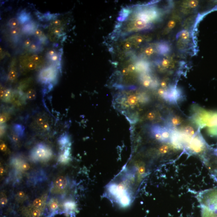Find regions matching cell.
I'll return each mask as SVG.
<instances>
[{
    "instance_id": "obj_15",
    "label": "cell",
    "mask_w": 217,
    "mask_h": 217,
    "mask_svg": "<svg viewBox=\"0 0 217 217\" xmlns=\"http://www.w3.org/2000/svg\"><path fill=\"white\" fill-rule=\"evenodd\" d=\"M148 22L143 19L138 18L134 22V27L138 30H143L148 26Z\"/></svg>"
},
{
    "instance_id": "obj_5",
    "label": "cell",
    "mask_w": 217,
    "mask_h": 217,
    "mask_svg": "<svg viewBox=\"0 0 217 217\" xmlns=\"http://www.w3.org/2000/svg\"><path fill=\"white\" fill-rule=\"evenodd\" d=\"M53 153L52 150L47 145L39 143L31 150L30 157L34 162H44L49 160Z\"/></svg>"
},
{
    "instance_id": "obj_10",
    "label": "cell",
    "mask_w": 217,
    "mask_h": 217,
    "mask_svg": "<svg viewBox=\"0 0 217 217\" xmlns=\"http://www.w3.org/2000/svg\"><path fill=\"white\" fill-rule=\"evenodd\" d=\"M61 150L62 153L60 155L58 161L60 163H67L71 159L70 146L66 147Z\"/></svg>"
},
{
    "instance_id": "obj_61",
    "label": "cell",
    "mask_w": 217,
    "mask_h": 217,
    "mask_svg": "<svg viewBox=\"0 0 217 217\" xmlns=\"http://www.w3.org/2000/svg\"><path fill=\"white\" fill-rule=\"evenodd\" d=\"M5 172V170L3 168V167H1V175L2 176V175L4 174V173Z\"/></svg>"
},
{
    "instance_id": "obj_13",
    "label": "cell",
    "mask_w": 217,
    "mask_h": 217,
    "mask_svg": "<svg viewBox=\"0 0 217 217\" xmlns=\"http://www.w3.org/2000/svg\"><path fill=\"white\" fill-rule=\"evenodd\" d=\"M182 122V119L179 117L177 115H172L168 118V123L169 128H170V127L172 128L176 127L181 125Z\"/></svg>"
},
{
    "instance_id": "obj_24",
    "label": "cell",
    "mask_w": 217,
    "mask_h": 217,
    "mask_svg": "<svg viewBox=\"0 0 217 217\" xmlns=\"http://www.w3.org/2000/svg\"><path fill=\"white\" fill-rule=\"evenodd\" d=\"M35 30L34 29V25L30 24H25L22 29L24 33L30 34L35 33Z\"/></svg>"
},
{
    "instance_id": "obj_53",
    "label": "cell",
    "mask_w": 217,
    "mask_h": 217,
    "mask_svg": "<svg viewBox=\"0 0 217 217\" xmlns=\"http://www.w3.org/2000/svg\"><path fill=\"white\" fill-rule=\"evenodd\" d=\"M122 72L123 74H124V75H128L129 73V71L128 68H124L123 69L122 71Z\"/></svg>"
},
{
    "instance_id": "obj_25",
    "label": "cell",
    "mask_w": 217,
    "mask_h": 217,
    "mask_svg": "<svg viewBox=\"0 0 217 217\" xmlns=\"http://www.w3.org/2000/svg\"><path fill=\"white\" fill-rule=\"evenodd\" d=\"M27 99L30 100L35 99L36 98V93L35 90L33 89H30L25 93Z\"/></svg>"
},
{
    "instance_id": "obj_44",
    "label": "cell",
    "mask_w": 217,
    "mask_h": 217,
    "mask_svg": "<svg viewBox=\"0 0 217 217\" xmlns=\"http://www.w3.org/2000/svg\"><path fill=\"white\" fill-rule=\"evenodd\" d=\"M20 32V29L19 27L14 28L11 29V33L12 35H17Z\"/></svg>"
},
{
    "instance_id": "obj_36",
    "label": "cell",
    "mask_w": 217,
    "mask_h": 217,
    "mask_svg": "<svg viewBox=\"0 0 217 217\" xmlns=\"http://www.w3.org/2000/svg\"><path fill=\"white\" fill-rule=\"evenodd\" d=\"M7 126L5 123L1 124V137H2L5 134L7 131Z\"/></svg>"
},
{
    "instance_id": "obj_51",
    "label": "cell",
    "mask_w": 217,
    "mask_h": 217,
    "mask_svg": "<svg viewBox=\"0 0 217 217\" xmlns=\"http://www.w3.org/2000/svg\"><path fill=\"white\" fill-rule=\"evenodd\" d=\"M30 49H31V50L35 51L37 50V45H36V44H31V45H30Z\"/></svg>"
},
{
    "instance_id": "obj_6",
    "label": "cell",
    "mask_w": 217,
    "mask_h": 217,
    "mask_svg": "<svg viewBox=\"0 0 217 217\" xmlns=\"http://www.w3.org/2000/svg\"><path fill=\"white\" fill-rule=\"evenodd\" d=\"M58 72L56 68L49 67L41 71L38 76L39 81L42 84L53 85L52 84L56 82Z\"/></svg>"
},
{
    "instance_id": "obj_50",
    "label": "cell",
    "mask_w": 217,
    "mask_h": 217,
    "mask_svg": "<svg viewBox=\"0 0 217 217\" xmlns=\"http://www.w3.org/2000/svg\"><path fill=\"white\" fill-rule=\"evenodd\" d=\"M17 196L18 197L20 198H25V193L22 191H20L17 193Z\"/></svg>"
},
{
    "instance_id": "obj_40",
    "label": "cell",
    "mask_w": 217,
    "mask_h": 217,
    "mask_svg": "<svg viewBox=\"0 0 217 217\" xmlns=\"http://www.w3.org/2000/svg\"><path fill=\"white\" fill-rule=\"evenodd\" d=\"M27 67L28 69L30 70H34L36 69L37 67V64L34 62H31L28 64Z\"/></svg>"
},
{
    "instance_id": "obj_11",
    "label": "cell",
    "mask_w": 217,
    "mask_h": 217,
    "mask_svg": "<svg viewBox=\"0 0 217 217\" xmlns=\"http://www.w3.org/2000/svg\"><path fill=\"white\" fill-rule=\"evenodd\" d=\"M11 131L22 139L25 134V127L21 124H14L11 128Z\"/></svg>"
},
{
    "instance_id": "obj_56",
    "label": "cell",
    "mask_w": 217,
    "mask_h": 217,
    "mask_svg": "<svg viewBox=\"0 0 217 217\" xmlns=\"http://www.w3.org/2000/svg\"><path fill=\"white\" fill-rule=\"evenodd\" d=\"M31 44H31V41L29 40V39L27 40L25 42V45L27 47L31 45Z\"/></svg>"
},
{
    "instance_id": "obj_48",
    "label": "cell",
    "mask_w": 217,
    "mask_h": 217,
    "mask_svg": "<svg viewBox=\"0 0 217 217\" xmlns=\"http://www.w3.org/2000/svg\"><path fill=\"white\" fill-rule=\"evenodd\" d=\"M165 90L163 88L160 89L158 91V93L159 96L163 97L164 96L165 92Z\"/></svg>"
},
{
    "instance_id": "obj_59",
    "label": "cell",
    "mask_w": 217,
    "mask_h": 217,
    "mask_svg": "<svg viewBox=\"0 0 217 217\" xmlns=\"http://www.w3.org/2000/svg\"><path fill=\"white\" fill-rule=\"evenodd\" d=\"M61 23V22L60 20H55V21L53 22V24H54V25H56V26H58V25H60Z\"/></svg>"
},
{
    "instance_id": "obj_2",
    "label": "cell",
    "mask_w": 217,
    "mask_h": 217,
    "mask_svg": "<svg viewBox=\"0 0 217 217\" xmlns=\"http://www.w3.org/2000/svg\"><path fill=\"white\" fill-rule=\"evenodd\" d=\"M130 179L131 177L129 179L124 178L121 182L110 183L107 187L108 196L121 207H127L132 201Z\"/></svg>"
},
{
    "instance_id": "obj_43",
    "label": "cell",
    "mask_w": 217,
    "mask_h": 217,
    "mask_svg": "<svg viewBox=\"0 0 217 217\" xmlns=\"http://www.w3.org/2000/svg\"><path fill=\"white\" fill-rule=\"evenodd\" d=\"M176 25V22L174 20H171L169 21L168 25H167V27L168 29H172L175 27Z\"/></svg>"
},
{
    "instance_id": "obj_30",
    "label": "cell",
    "mask_w": 217,
    "mask_h": 217,
    "mask_svg": "<svg viewBox=\"0 0 217 217\" xmlns=\"http://www.w3.org/2000/svg\"><path fill=\"white\" fill-rule=\"evenodd\" d=\"M216 164V166H213L209 168L211 171L212 177L217 183V162Z\"/></svg>"
},
{
    "instance_id": "obj_22",
    "label": "cell",
    "mask_w": 217,
    "mask_h": 217,
    "mask_svg": "<svg viewBox=\"0 0 217 217\" xmlns=\"http://www.w3.org/2000/svg\"><path fill=\"white\" fill-rule=\"evenodd\" d=\"M10 134L9 138L11 143L15 146H19L20 144V140L21 138L17 135L11 131Z\"/></svg>"
},
{
    "instance_id": "obj_28",
    "label": "cell",
    "mask_w": 217,
    "mask_h": 217,
    "mask_svg": "<svg viewBox=\"0 0 217 217\" xmlns=\"http://www.w3.org/2000/svg\"><path fill=\"white\" fill-rule=\"evenodd\" d=\"M58 206H59V203L56 200L52 199L50 201V203H49V208H50L51 210L53 211L56 210L58 208Z\"/></svg>"
},
{
    "instance_id": "obj_20",
    "label": "cell",
    "mask_w": 217,
    "mask_h": 217,
    "mask_svg": "<svg viewBox=\"0 0 217 217\" xmlns=\"http://www.w3.org/2000/svg\"><path fill=\"white\" fill-rule=\"evenodd\" d=\"M11 114L9 111H2L1 114L0 121L1 124H5L11 118Z\"/></svg>"
},
{
    "instance_id": "obj_4",
    "label": "cell",
    "mask_w": 217,
    "mask_h": 217,
    "mask_svg": "<svg viewBox=\"0 0 217 217\" xmlns=\"http://www.w3.org/2000/svg\"><path fill=\"white\" fill-rule=\"evenodd\" d=\"M184 148L191 154L201 155L205 162L207 161L205 154L208 150L209 147L201 134L197 133L191 138Z\"/></svg>"
},
{
    "instance_id": "obj_21",
    "label": "cell",
    "mask_w": 217,
    "mask_h": 217,
    "mask_svg": "<svg viewBox=\"0 0 217 217\" xmlns=\"http://www.w3.org/2000/svg\"><path fill=\"white\" fill-rule=\"evenodd\" d=\"M181 131L190 136H193L197 134L193 128L191 126L185 127L181 129Z\"/></svg>"
},
{
    "instance_id": "obj_14",
    "label": "cell",
    "mask_w": 217,
    "mask_h": 217,
    "mask_svg": "<svg viewBox=\"0 0 217 217\" xmlns=\"http://www.w3.org/2000/svg\"><path fill=\"white\" fill-rule=\"evenodd\" d=\"M68 181L67 178L60 176L57 178L55 181L56 187L60 190H64L68 185Z\"/></svg>"
},
{
    "instance_id": "obj_52",
    "label": "cell",
    "mask_w": 217,
    "mask_h": 217,
    "mask_svg": "<svg viewBox=\"0 0 217 217\" xmlns=\"http://www.w3.org/2000/svg\"><path fill=\"white\" fill-rule=\"evenodd\" d=\"M144 39L141 36H138V37L136 38V42L138 44H140V43H142L143 42Z\"/></svg>"
},
{
    "instance_id": "obj_12",
    "label": "cell",
    "mask_w": 217,
    "mask_h": 217,
    "mask_svg": "<svg viewBox=\"0 0 217 217\" xmlns=\"http://www.w3.org/2000/svg\"><path fill=\"white\" fill-rule=\"evenodd\" d=\"M58 142L60 146L61 149H64L67 147L70 146V141L68 134H63L58 139Z\"/></svg>"
},
{
    "instance_id": "obj_60",
    "label": "cell",
    "mask_w": 217,
    "mask_h": 217,
    "mask_svg": "<svg viewBox=\"0 0 217 217\" xmlns=\"http://www.w3.org/2000/svg\"><path fill=\"white\" fill-rule=\"evenodd\" d=\"M61 31V30L60 28H57L55 30V31H54V33H55V34H59V33H60Z\"/></svg>"
},
{
    "instance_id": "obj_9",
    "label": "cell",
    "mask_w": 217,
    "mask_h": 217,
    "mask_svg": "<svg viewBox=\"0 0 217 217\" xmlns=\"http://www.w3.org/2000/svg\"><path fill=\"white\" fill-rule=\"evenodd\" d=\"M27 97L25 94L20 91H13L10 103L16 107L23 106L26 103Z\"/></svg>"
},
{
    "instance_id": "obj_42",
    "label": "cell",
    "mask_w": 217,
    "mask_h": 217,
    "mask_svg": "<svg viewBox=\"0 0 217 217\" xmlns=\"http://www.w3.org/2000/svg\"><path fill=\"white\" fill-rule=\"evenodd\" d=\"M154 48L151 47L147 48L145 51V53L147 56H150L154 52Z\"/></svg>"
},
{
    "instance_id": "obj_31",
    "label": "cell",
    "mask_w": 217,
    "mask_h": 217,
    "mask_svg": "<svg viewBox=\"0 0 217 217\" xmlns=\"http://www.w3.org/2000/svg\"><path fill=\"white\" fill-rule=\"evenodd\" d=\"M190 33L188 31L184 30L180 32V36L183 40H187L190 38Z\"/></svg>"
},
{
    "instance_id": "obj_38",
    "label": "cell",
    "mask_w": 217,
    "mask_h": 217,
    "mask_svg": "<svg viewBox=\"0 0 217 217\" xmlns=\"http://www.w3.org/2000/svg\"><path fill=\"white\" fill-rule=\"evenodd\" d=\"M1 150L2 152L5 153H9V152L7 145L2 141H1Z\"/></svg>"
},
{
    "instance_id": "obj_45",
    "label": "cell",
    "mask_w": 217,
    "mask_h": 217,
    "mask_svg": "<svg viewBox=\"0 0 217 217\" xmlns=\"http://www.w3.org/2000/svg\"><path fill=\"white\" fill-rule=\"evenodd\" d=\"M147 118L150 120H153L156 118V115L153 112H150L147 114Z\"/></svg>"
},
{
    "instance_id": "obj_23",
    "label": "cell",
    "mask_w": 217,
    "mask_h": 217,
    "mask_svg": "<svg viewBox=\"0 0 217 217\" xmlns=\"http://www.w3.org/2000/svg\"><path fill=\"white\" fill-rule=\"evenodd\" d=\"M13 91L11 89H7L6 90L5 96L2 101L6 103H9L11 102V97H12Z\"/></svg>"
},
{
    "instance_id": "obj_55",
    "label": "cell",
    "mask_w": 217,
    "mask_h": 217,
    "mask_svg": "<svg viewBox=\"0 0 217 217\" xmlns=\"http://www.w3.org/2000/svg\"><path fill=\"white\" fill-rule=\"evenodd\" d=\"M58 56L55 54H54V55H53V56L51 57L50 59L52 61H56L58 60Z\"/></svg>"
},
{
    "instance_id": "obj_16",
    "label": "cell",
    "mask_w": 217,
    "mask_h": 217,
    "mask_svg": "<svg viewBox=\"0 0 217 217\" xmlns=\"http://www.w3.org/2000/svg\"><path fill=\"white\" fill-rule=\"evenodd\" d=\"M128 104L131 107H134V106L138 104L139 101L138 96L136 95H131L128 96L127 100Z\"/></svg>"
},
{
    "instance_id": "obj_1",
    "label": "cell",
    "mask_w": 217,
    "mask_h": 217,
    "mask_svg": "<svg viewBox=\"0 0 217 217\" xmlns=\"http://www.w3.org/2000/svg\"><path fill=\"white\" fill-rule=\"evenodd\" d=\"M191 119L200 128L206 129L209 136L217 138V111H209L194 106Z\"/></svg>"
},
{
    "instance_id": "obj_46",
    "label": "cell",
    "mask_w": 217,
    "mask_h": 217,
    "mask_svg": "<svg viewBox=\"0 0 217 217\" xmlns=\"http://www.w3.org/2000/svg\"><path fill=\"white\" fill-rule=\"evenodd\" d=\"M31 59L32 62L34 63H37L40 61V57L37 55H34L31 57Z\"/></svg>"
},
{
    "instance_id": "obj_3",
    "label": "cell",
    "mask_w": 217,
    "mask_h": 217,
    "mask_svg": "<svg viewBox=\"0 0 217 217\" xmlns=\"http://www.w3.org/2000/svg\"><path fill=\"white\" fill-rule=\"evenodd\" d=\"M201 208L202 217H217V190L210 189L197 195Z\"/></svg>"
},
{
    "instance_id": "obj_8",
    "label": "cell",
    "mask_w": 217,
    "mask_h": 217,
    "mask_svg": "<svg viewBox=\"0 0 217 217\" xmlns=\"http://www.w3.org/2000/svg\"><path fill=\"white\" fill-rule=\"evenodd\" d=\"M34 128L42 132H47L50 129V125L46 117L44 115L36 117L33 121Z\"/></svg>"
},
{
    "instance_id": "obj_29",
    "label": "cell",
    "mask_w": 217,
    "mask_h": 217,
    "mask_svg": "<svg viewBox=\"0 0 217 217\" xmlns=\"http://www.w3.org/2000/svg\"><path fill=\"white\" fill-rule=\"evenodd\" d=\"M44 204V200L41 198L35 199L33 203V205L34 207L39 208L41 207Z\"/></svg>"
},
{
    "instance_id": "obj_34",
    "label": "cell",
    "mask_w": 217,
    "mask_h": 217,
    "mask_svg": "<svg viewBox=\"0 0 217 217\" xmlns=\"http://www.w3.org/2000/svg\"><path fill=\"white\" fill-rule=\"evenodd\" d=\"M199 2L197 1H190L188 2V6L191 8H195L197 7L198 5Z\"/></svg>"
},
{
    "instance_id": "obj_17",
    "label": "cell",
    "mask_w": 217,
    "mask_h": 217,
    "mask_svg": "<svg viewBox=\"0 0 217 217\" xmlns=\"http://www.w3.org/2000/svg\"><path fill=\"white\" fill-rule=\"evenodd\" d=\"M31 80L30 78V79L24 80V81H21L20 83V86H19V91L24 92V91H26L30 87V85H31Z\"/></svg>"
},
{
    "instance_id": "obj_27",
    "label": "cell",
    "mask_w": 217,
    "mask_h": 217,
    "mask_svg": "<svg viewBox=\"0 0 217 217\" xmlns=\"http://www.w3.org/2000/svg\"><path fill=\"white\" fill-rule=\"evenodd\" d=\"M17 77V73L14 69H11L8 74V79L11 81H14Z\"/></svg>"
},
{
    "instance_id": "obj_49",
    "label": "cell",
    "mask_w": 217,
    "mask_h": 217,
    "mask_svg": "<svg viewBox=\"0 0 217 217\" xmlns=\"http://www.w3.org/2000/svg\"><path fill=\"white\" fill-rule=\"evenodd\" d=\"M128 68L130 72H134V71H135L136 69L135 66L133 64L129 65Z\"/></svg>"
},
{
    "instance_id": "obj_33",
    "label": "cell",
    "mask_w": 217,
    "mask_h": 217,
    "mask_svg": "<svg viewBox=\"0 0 217 217\" xmlns=\"http://www.w3.org/2000/svg\"><path fill=\"white\" fill-rule=\"evenodd\" d=\"M30 168V165L28 163L24 162H22L21 165H20L19 169L23 170V171H26L28 170Z\"/></svg>"
},
{
    "instance_id": "obj_37",
    "label": "cell",
    "mask_w": 217,
    "mask_h": 217,
    "mask_svg": "<svg viewBox=\"0 0 217 217\" xmlns=\"http://www.w3.org/2000/svg\"><path fill=\"white\" fill-rule=\"evenodd\" d=\"M169 150L168 146L167 145H164L161 146L159 149V152L162 154H165L168 153Z\"/></svg>"
},
{
    "instance_id": "obj_32",
    "label": "cell",
    "mask_w": 217,
    "mask_h": 217,
    "mask_svg": "<svg viewBox=\"0 0 217 217\" xmlns=\"http://www.w3.org/2000/svg\"><path fill=\"white\" fill-rule=\"evenodd\" d=\"M159 49L161 53H162V54H164V53L168 52L169 50V48L167 44H164L160 45Z\"/></svg>"
},
{
    "instance_id": "obj_35",
    "label": "cell",
    "mask_w": 217,
    "mask_h": 217,
    "mask_svg": "<svg viewBox=\"0 0 217 217\" xmlns=\"http://www.w3.org/2000/svg\"><path fill=\"white\" fill-rule=\"evenodd\" d=\"M41 213L42 211L40 209H35L31 212V215L32 217H40Z\"/></svg>"
},
{
    "instance_id": "obj_39",
    "label": "cell",
    "mask_w": 217,
    "mask_h": 217,
    "mask_svg": "<svg viewBox=\"0 0 217 217\" xmlns=\"http://www.w3.org/2000/svg\"><path fill=\"white\" fill-rule=\"evenodd\" d=\"M170 64H171V61L169 60L168 59H164L162 60V66L165 68H168L169 67Z\"/></svg>"
},
{
    "instance_id": "obj_19",
    "label": "cell",
    "mask_w": 217,
    "mask_h": 217,
    "mask_svg": "<svg viewBox=\"0 0 217 217\" xmlns=\"http://www.w3.org/2000/svg\"><path fill=\"white\" fill-rule=\"evenodd\" d=\"M30 16L25 11H22L18 17V20L20 23L24 24L30 21Z\"/></svg>"
},
{
    "instance_id": "obj_41",
    "label": "cell",
    "mask_w": 217,
    "mask_h": 217,
    "mask_svg": "<svg viewBox=\"0 0 217 217\" xmlns=\"http://www.w3.org/2000/svg\"><path fill=\"white\" fill-rule=\"evenodd\" d=\"M1 194H2V195L1 196V204L2 206H4V205H5L8 202V200H7L6 196L3 195L2 193Z\"/></svg>"
},
{
    "instance_id": "obj_7",
    "label": "cell",
    "mask_w": 217,
    "mask_h": 217,
    "mask_svg": "<svg viewBox=\"0 0 217 217\" xmlns=\"http://www.w3.org/2000/svg\"><path fill=\"white\" fill-rule=\"evenodd\" d=\"M163 98L170 103L177 104L182 99V94L179 89L176 86H173L165 91Z\"/></svg>"
},
{
    "instance_id": "obj_18",
    "label": "cell",
    "mask_w": 217,
    "mask_h": 217,
    "mask_svg": "<svg viewBox=\"0 0 217 217\" xmlns=\"http://www.w3.org/2000/svg\"><path fill=\"white\" fill-rule=\"evenodd\" d=\"M64 206L67 212H72L76 210L77 205L75 202L70 201L65 203Z\"/></svg>"
},
{
    "instance_id": "obj_54",
    "label": "cell",
    "mask_w": 217,
    "mask_h": 217,
    "mask_svg": "<svg viewBox=\"0 0 217 217\" xmlns=\"http://www.w3.org/2000/svg\"><path fill=\"white\" fill-rule=\"evenodd\" d=\"M131 47V43L129 42H127L125 43V45H124V47L127 49H130Z\"/></svg>"
},
{
    "instance_id": "obj_57",
    "label": "cell",
    "mask_w": 217,
    "mask_h": 217,
    "mask_svg": "<svg viewBox=\"0 0 217 217\" xmlns=\"http://www.w3.org/2000/svg\"><path fill=\"white\" fill-rule=\"evenodd\" d=\"M55 54V52L54 50H50L49 52L48 53V56L50 57V58L51 57L53 56V55H54V54Z\"/></svg>"
},
{
    "instance_id": "obj_26",
    "label": "cell",
    "mask_w": 217,
    "mask_h": 217,
    "mask_svg": "<svg viewBox=\"0 0 217 217\" xmlns=\"http://www.w3.org/2000/svg\"><path fill=\"white\" fill-rule=\"evenodd\" d=\"M19 24H20V21L19 20L16 18H13L9 20L8 24L9 26L13 29L17 27Z\"/></svg>"
},
{
    "instance_id": "obj_58",
    "label": "cell",
    "mask_w": 217,
    "mask_h": 217,
    "mask_svg": "<svg viewBox=\"0 0 217 217\" xmlns=\"http://www.w3.org/2000/svg\"><path fill=\"white\" fill-rule=\"evenodd\" d=\"M161 85L163 88H166L167 86V83L166 81H162L161 83Z\"/></svg>"
},
{
    "instance_id": "obj_47",
    "label": "cell",
    "mask_w": 217,
    "mask_h": 217,
    "mask_svg": "<svg viewBox=\"0 0 217 217\" xmlns=\"http://www.w3.org/2000/svg\"><path fill=\"white\" fill-rule=\"evenodd\" d=\"M6 89H5L3 86H1V100H2L3 98Z\"/></svg>"
}]
</instances>
